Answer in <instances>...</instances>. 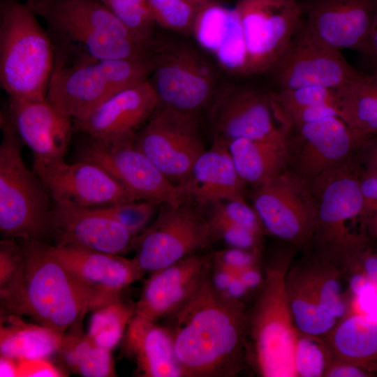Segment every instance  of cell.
<instances>
[{
  "mask_svg": "<svg viewBox=\"0 0 377 377\" xmlns=\"http://www.w3.org/2000/svg\"><path fill=\"white\" fill-rule=\"evenodd\" d=\"M166 318L183 377H231L244 368L247 313L210 275Z\"/></svg>",
  "mask_w": 377,
  "mask_h": 377,
  "instance_id": "obj_1",
  "label": "cell"
},
{
  "mask_svg": "<svg viewBox=\"0 0 377 377\" xmlns=\"http://www.w3.org/2000/svg\"><path fill=\"white\" fill-rule=\"evenodd\" d=\"M290 251L265 268L260 292L247 313L246 363L265 377L296 376L294 350L298 338L288 293Z\"/></svg>",
  "mask_w": 377,
  "mask_h": 377,
  "instance_id": "obj_2",
  "label": "cell"
},
{
  "mask_svg": "<svg viewBox=\"0 0 377 377\" xmlns=\"http://www.w3.org/2000/svg\"><path fill=\"white\" fill-rule=\"evenodd\" d=\"M51 40L27 3L3 0L0 6V82L8 98L46 99L54 68Z\"/></svg>",
  "mask_w": 377,
  "mask_h": 377,
  "instance_id": "obj_3",
  "label": "cell"
},
{
  "mask_svg": "<svg viewBox=\"0 0 377 377\" xmlns=\"http://www.w3.org/2000/svg\"><path fill=\"white\" fill-rule=\"evenodd\" d=\"M24 261V316L64 332L85 314L108 303L84 288L50 244L17 238Z\"/></svg>",
  "mask_w": 377,
  "mask_h": 377,
  "instance_id": "obj_4",
  "label": "cell"
},
{
  "mask_svg": "<svg viewBox=\"0 0 377 377\" xmlns=\"http://www.w3.org/2000/svg\"><path fill=\"white\" fill-rule=\"evenodd\" d=\"M0 231L3 238H52V200L41 179L25 165L22 142L5 111L0 117Z\"/></svg>",
  "mask_w": 377,
  "mask_h": 377,
  "instance_id": "obj_5",
  "label": "cell"
},
{
  "mask_svg": "<svg viewBox=\"0 0 377 377\" xmlns=\"http://www.w3.org/2000/svg\"><path fill=\"white\" fill-rule=\"evenodd\" d=\"M56 33L77 43L92 59H145L149 45L138 40L101 0H27Z\"/></svg>",
  "mask_w": 377,
  "mask_h": 377,
  "instance_id": "obj_6",
  "label": "cell"
},
{
  "mask_svg": "<svg viewBox=\"0 0 377 377\" xmlns=\"http://www.w3.org/2000/svg\"><path fill=\"white\" fill-rule=\"evenodd\" d=\"M182 36L157 32L148 80L159 105L199 115L208 108L220 83L212 63Z\"/></svg>",
  "mask_w": 377,
  "mask_h": 377,
  "instance_id": "obj_7",
  "label": "cell"
},
{
  "mask_svg": "<svg viewBox=\"0 0 377 377\" xmlns=\"http://www.w3.org/2000/svg\"><path fill=\"white\" fill-rule=\"evenodd\" d=\"M309 184L316 208L311 242L314 240L321 253L330 256L345 253L364 235L349 233L346 226L350 221L359 220L364 224L360 170L355 158Z\"/></svg>",
  "mask_w": 377,
  "mask_h": 377,
  "instance_id": "obj_8",
  "label": "cell"
},
{
  "mask_svg": "<svg viewBox=\"0 0 377 377\" xmlns=\"http://www.w3.org/2000/svg\"><path fill=\"white\" fill-rule=\"evenodd\" d=\"M135 136H86L78 147L77 160L98 165L138 200L171 206L188 201L184 188L169 180L137 147Z\"/></svg>",
  "mask_w": 377,
  "mask_h": 377,
  "instance_id": "obj_9",
  "label": "cell"
},
{
  "mask_svg": "<svg viewBox=\"0 0 377 377\" xmlns=\"http://www.w3.org/2000/svg\"><path fill=\"white\" fill-rule=\"evenodd\" d=\"M247 54L246 76L270 71L304 22L300 0H237Z\"/></svg>",
  "mask_w": 377,
  "mask_h": 377,
  "instance_id": "obj_10",
  "label": "cell"
},
{
  "mask_svg": "<svg viewBox=\"0 0 377 377\" xmlns=\"http://www.w3.org/2000/svg\"><path fill=\"white\" fill-rule=\"evenodd\" d=\"M214 240L207 216L187 201L161 205L151 224L133 242V257L144 273H152L207 247Z\"/></svg>",
  "mask_w": 377,
  "mask_h": 377,
  "instance_id": "obj_11",
  "label": "cell"
},
{
  "mask_svg": "<svg viewBox=\"0 0 377 377\" xmlns=\"http://www.w3.org/2000/svg\"><path fill=\"white\" fill-rule=\"evenodd\" d=\"M198 116L159 105L135 136L137 147L184 189L195 162L206 149Z\"/></svg>",
  "mask_w": 377,
  "mask_h": 377,
  "instance_id": "obj_12",
  "label": "cell"
},
{
  "mask_svg": "<svg viewBox=\"0 0 377 377\" xmlns=\"http://www.w3.org/2000/svg\"><path fill=\"white\" fill-rule=\"evenodd\" d=\"M253 188V207L264 229L294 246L311 243L316 208L309 183L287 168Z\"/></svg>",
  "mask_w": 377,
  "mask_h": 377,
  "instance_id": "obj_13",
  "label": "cell"
},
{
  "mask_svg": "<svg viewBox=\"0 0 377 377\" xmlns=\"http://www.w3.org/2000/svg\"><path fill=\"white\" fill-rule=\"evenodd\" d=\"M207 110L213 140L226 145L237 139L272 138L290 128L276 124L275 120L280 121L272 92L249 84H220Z\"/></svg>",
  "mask_w": 377,
  "mask_h": 377,
  "instance_id": "obj_14",
  "label": "cell"
},
{
  "mask_svg": "<svg viewBox=\"0 0 377 377\" xmlns=\"http://www.w3.org/2000/svg\"><path fill=\"white\" fill-rule=\"evenodd\" d=\"M364 137L339 117L290 127L288 169L307 183L355 158Z\"/></svg>",
  "mask_w": 377,
  "mask_h": 377,
  "instance_id": "obj_15",
  "label": "cell"
},
{
  "mask_svg": "<svg viewBox=\"0 0 377 377\" xmlns=\"http://www.w3.org/2000/svg\"><path fill=\"white\" fill-rule=\"evenodd\" d=\"M269 73L278 90L304 87L339 89L362 72L351 66L340 50L316 37L303 22L288 51Z\"/></svg>",
  "mask_w": 377,
  "mask_h": 377,
  "instance_id": "obj_16",
  "label": "cell"
},
{
  "mask_svg": "<svg viewBox=\"0 0 377 377\" xmlns=\"http://www.w3.org/2000/svg\"><path fill=\"white\" fill-rule=\"evenodd\" d=\"M45 186L52 202L102 208L138 200L98 165L77 160L33 167Z\"/></svg>",
  "mask_w": 377,
  "mask_h": 377,
  "instance_id": "obj_17",
  "label": "cell"
},
{
  "mask_svg": "<svg viewBox=\"0 0 377 377\" xmlns=\"http://www.w3.org/2000/svg\"><path fill=\"white\" fill-rule=\"evenodd\" d=\"M305 27L328 45L364 52L377 20V0H300Z\"/></svg>",
  "mask_w": 377,
  "mask_h": 377,
  "instance_id": "obj_18",
  "label": "cell"
},
{
  "mask_svg": "<svg viewBox=\"0 0 377 377\" xmlns=\"http://www.w3.org/2000/svg\"><path fill=\"white\" fill-rule=\"evenodd\" d=\"M5 112L22 144L31 150L33 167L64 161L74 130L71 118L46 99L29 101L8 98Z\"/></svg>",
  "mask_w": 377,
  "mask_h": 377,
  "instance_id": "obj_19",
  "label": "cell"
},
{
  "mask_svg": "<svg viewBox=\"0 0 377 377\" xmlns=\"http://www.w3.org/2000/svg\"><path fill=\"white\" fill-rule=\"evenodd\" d=\"M52 239L56 246H71L121 255L133 248L135 237L102 208L53 202Z\"/></svg>",
  "mask_w": 377,
  "mask_h": 377,
  "instance_id": "obj_20",
  "label": "cell"
},
{
  "mask_svg": "<svg viewBox=\"0 0 377 377\" xmlns=\"http://www.w3.org/2000/svg\"><path fill=\"white\" fill-rule=\"evenodd\" d=\"M212 266V254L197 253L151 273L135 304V314L156 322L166 318L198 290Z\"/></svg>",
  "mask_w": 377,
  "mask_h": 377,
  "instance_id": "obj_21",
  "label": "cell"
},
{
  "mask_svg": "<svg viewBox=\"0 0 377 377\" xmlns=\"http://www.w3.org/2000/svg\"><path fill=\"white\" fill-rule=\"evenodd\" d=\"M158 105V97L147 80L114 94L73 121V129L98 139L133 135Z\"/></svg>",
  "mask_w": 377,
  "mask_h": 377,
  "instance_id": "obj_22",
  "label": "cell"
},
{
  "mask_svg": "<svg viewBox=\"0 0 377 377\" xmlns=\"http://www.w3.org/2000/svg\"><path fill=\"white\" fill-rule=\"evenodd\" d=\"M50 248L84 288L106 303L145 274L133 258L71 246Z\"/></svg>",
  "mask_w": 377,
  "mask_h": 377,
  "instance_id": "obj_23",
  "label": "cell"
},
{
  "mask_svg": "<svg viewBox=\"0 0 377 377\" xmlns=\"http://www.w3.org/2000/svg\"><path fill=\"white\" fill-rule=\"evenodd\" d=\"M117 92L96 59L64 66L55 59L46 101L74 121Z\"/></svg>",
  "mask_w": 377,
  "mask_h": 377,
  "instance_id": "obj_24",
  "label": "cell"
},
{
  "mask_svg": "<svg viewBox=\"0 0 377 377\" xmlns=\"http://www.w3.org/2000/svg\"><path fill=\"white\" fill-rule=\"evenodd\" d=\"M192 36L226 72L246 76L247 54L241 21L235 8L212 3L200 8Z\"/></svg>",
  "mask_w": 377,
  "mask_h": 377,
  "instance_id": "obj_25",
  "label": "cell"
},
{
  "mask_svg": "<svg viewBox=\"0 0 377 377\" xmlns=\"http://www.w3.org/2000/svg\"><path fill=\"white\" fill-rule=\"evenodd\" d=\"M244 185L227 145L213 140L195 162L184 190L188 200L207 206L225 200L246 202Z\"/></svg>",
  "mask_w": 377,
  "mask_h": 377,
  "instance_id": "obj_26",
  "label": "cell"
},
{
  "mask_svg": "<svg viewBox=\"0 0 377 377\" xmlns=\"http://www.w3.org/2000/svg\"><path fill=\"white\" fill-rule=\"evenodd\" d=\"M122 352L142 377H183L165 326L135 314L122 339Z\"/></svg>",
  "mask_w": 377,
  "mask_h": 377,
  "instance_id": "obj_27",
  "label": "cell"
},
{
  "mask_svg": "<svg viewBox=\"0 0 377 377\" xmlns=\"http://www.w3.org/2000/svg\"><path fill=\"white\" fill-rule=\"evenodd\" d=\"M288 132L266 139H237L227 145L245 184L260 186L287 169Z\"/></svg>",
  "mask_w": 377,
  "mask_h": 377,
  "instance_id": "obj_28",
  "label": "cell"
},
{
  "mask_svg": "<svg viewBox=\"0 0 377 377\" xmlns=\"http://www.w3.org/2000/svg\"><path fill=\"white\" fill-rule=\"evenodd\" d=\"M64 334L27 323L19 315L1 313L0 355L15 360L49 358L57 353Z\"/></svg>",
  "mask_w": 377,
  "mask_h": 377,
  "instance_id": "obj_29",
  "label": "cell"
},
{
  "mask_svg": "<svg viewBox=\"0 0 377 377\" xmlns=\"http://www.w3.org/2000/svg\"><path fill=\"white\" fill-rule=\"evenodd\" d=\"M329 341L340 362L377 374V317L351 315L331 330Z\"/></svg>",
  "mask_w": 377,
  "mask_h": 377,
  "instance_id": "obj_30",
  "label": "cell"
},
{
  "mask_svg": "<svg viewBox=\"0 0 377 377\" xmlns=\"http://www.w3.org/2000/svg\"><path fill=\"white\" fill-rule=\"evenodd\" d=\"M286 290L294 324L302 334L318 337L331 331L337 318L320 304L312 269L288 271Z\"/></svg>",
  "mask_w": 377,
  "mask_h": 377,
  "instance_id": "obj_31",
  "label": "cell"
},
{
  "mask_svg": "<svg viewBox=\"0 0 377 377\" xmlns=\"http://www.w3.org/2000/svg\"><path fill=\"white\" fill-rule=\"evenodd\" d=\"M336 90L339 117L360 135H376L377 67Z\"/></svg>",
  "mask_w": 377,
  "mask_h": 377,
  "instance_id": "obj_32",
  "label": "cell"
},
{
  "mask_svg": "<svg viewBox=\"0 0 377 377\" xmlns=\"http://www.w3.org/2000/svg\"><path fill=\"white\" fill-rule=\"evenodd\" d=\"M79 320L64 334L57 352L64 365L72 372L85 377L116 376L111 350L100 346L82 329Z\"/></svg>",
  "mask_w": 377,
  "mask_h": 377,
  "instance_id": "obj_33",
  "label": "cell"
},
{
  "mask_svg": "<svg viewBox=\"0 0 377 377\" xmlns=\"http://www.w3.org/2000/svg\"><path fill=\"white\" fill-rule=\"evenodd\" d=\"M1 313L24 316V261L17 239L0 242Z\"/></svg>",
  "mask_w": 377,
  "mask_h": 377,
  "instance_id": "obj_34",
  "label": "cell"
},
{
  "mask_svg": "<svg viewBox=\"0 0 377 377\" xmlns=\"http://www.w3.org/2000/svg\"><path fill=\"white\" fill-rule=\"evenodd\" d=\"M91 313L88 335L100 346L112 350L122 341L135 309V304L131 305L119 297Z\"/></svg>",
  "mask_w": 377,
  "mask_h": 377,
  "instance_id": "obj_35",
  "label": "cell"
},
{
  "mask_svg": "<svg viewBox=\"0 0 377 377\" xmlns=\"http://www.w3.org/2000/svg\"><path fill=\"white\" fill-rule=\"evenodd\" d=\"M140 41L152 47L157 26L147 0H101Z\"/></svg>",
  "mask_w": 377,
  "mask_h": 377,
  "instance_id": "obj_36",
  "label": "cell"
},
{
  "mask_svg": "<svg viewBox=\"0 0 377 377\" xmlns=\"http://www.w3.org/2000/svg\"><path fill=\"white\" fill-rule=\"evenodd\" d=\"M157 26L183 36L192 35L201 7L187 0H147Z\"/></svg>",
  "mask_w": 377,
  "mask_h": 377,
  "instance_id": "obj_37",
  "label": "cell"
},
{
  "mask_svg": "<svg viewBox=\"0 0 377 377\" xmlns=\"http://www.w3.org/2000/svg\"><path fill=\"white\" fill-rule=\"evenodd\" d=\"M274 108L279 112L320 104H330L338 108L337 90L323 87H304L280 89L272 92Z\"/></svg>",
  "mask_w": 377,
  "mask_h": 377,
  "instance_id": "obj_38",
  "label": "cell"
},
{
  "mask_svg": "<svg viewBox=\"0 0 377 377\" xmlns=\"http://www.w3.org/2000/svg\"><path fill=\"white\" fill-rule=\"evenodd\" d=\"M158 202L147 200H135L102 207L135 237L147 227L154 215Z\"/></svg>",
  "mask_w": 377,
  "mask_h": 377,
  "instance_id": "obj_39",
  "label": "cell"
},
{
  "mask_svg": "<svg viewBox=\"0 0 377 377\" xmlns=\"http://www.w3.org/2000/svg\"><path fill=\"white\" fill-rule=\"evenodd\" d=\"M317 337L298 336L294 350V367L296 376L318 377L325 376L326 353Z\"/></svg>",
  "mask_w": 377,
  "mask_h": 377,
  "instance_id": "obj_40",
  "label": "cell"
},
{
  "mask_svg": "<svg viewBox=\"0 0 377 377\" xmlns=\"http://www.w3.org/2000/svg\"><path fill=\"white\" fill-rule=\"evenodd\" d=\"M319 302L337 319L344 316L346 305L342 297L340 281L334 274L315 269Z\"/></svg>",
  "mask_w": 377,
  "mask_h": 377,
  "instance_id": "obj_41",
  "label": "cell"
},
{
  "mask_svg": "<svg viewBox=\"0 0 377 377\" xmlns=\"http://www.w3.org/2000/svg\"><path fill=\"white\" fill-rule=\"evenodd\" d=\"M360 185L363 196L364 225L369 235L374 237L377 233V177L360 171Z\"/></svg>",
  "mask_w": 377,
  "mask_h": 377,
  "instance_id": "obj_42",
  "label": "cell"
},
{
  "mask_svg": "<svg viewBox=\"0 0 377 377\" xmlns=\"http://www.w3.org/2000/svg\"><path fill=\"white\" fill-rule=\"evenodd\" d=\"M258 254L245 249L231 247L212 254L214 264L225 267L235 274L241 269L254 265Z\"/></svg>",
  "mask_w": 377,
  "mask_h": 377,
  "instance_id": "obj_43",
  "label": "cell"
},
{
  "mask_svg": "<svg viewBox=\"0 0 377 377\" xmlns=\"http://www.w3.org/2000/svg\"><path fill=\"white\" fill-rule=\"evenodd\" d=\"M17 360V377H64L67 374L52 363L48 358Z\"/></svg>",
  "mask_w": 377,
  "mask_h": 377,
  "instance_id": "obj_44",
  "label": "cell"
},
{
  "mask_svg": "<svg viewBox=\"0 0 377 377\" xmlns=\"http://www.w3.org/2000/svg\"><path fill=\"white\" fill-rule=\"evenodd\" d=\"M355 160L362 172L377 177V134L367 137L362 142Z\"/></svg>",
  "mask_w": 377,
  "mask_h": 377,
  "instance_id": "obj_45",
  "label": "cell"
},
{
  "mask_svg": "<svg viewBox=\"0 0 377 377\" xmlns=\"http://www.w3.org/2000/svg\"><path fill=\"white\" fill-rule=\"evenodd\" d=\"M325 376L330 377H367L373 375L359 366L341 362L327 367Z\"/></svg>",
  "mask_w": 377,
  "mask_h": 377,
  "instance_id": "obj_46",
  "label": "cell"
},
{
  "mask_svg": "<svg viewBox=\"0 0 377 377\" xmlns=\"http://www.w3.org/2000/svg\"><path fill=\"white\" fill-rule=\"evenodd\" d=\"M253 267L254 265L249 266L236 274L246 288H253L261 283V275Z\"/></svg>",
  "mask_w": 377,
  "mask_h": 377,
  "instance_id": "obj_47",
  "label": "cell"
},
{
  "mask_svg": "<svg viewBox=\"0 0 377 377\" xmlns=\"http://www.w3.org/2000/svg\"><path fill=\"white\" fill-rule=\"evenodd\" d=\"M17 360L5 355H0V376L17 377Z\"/></svg>",
  "mask_w": 377,
  "mask_h": 377,
  "instance_id": "obj_48",
  "label": "cell"
},
{
  "mask_svg": "<svg viewBox=\"0 0 377 377\" xmlns=\"http://www.w3.org/2000/svg\"><path fill=\"white\" fill-rule=\"evenodd\" d=\"M362 55L369 60L373 68L377 67V20L375 22L367 47Z\"/></svg>",
  "mask_w": 377,
  "mask_h": 377,
  "instance_id": "obj_49",
  "label": "cell"
},
{
  "mask_svg": "<svg viewBox=\"0 0 377 377\" xmlns=\"http://www.w3.org/2000/svg\"><path fill=\"white\" fill-rule=\"evenodd\" d=\"M187 1L191 2L192 3L198 6L202 7L203 6H205L207 4L212 3H221V1H223V0H187Z\"/></svg>",
  "mask_w": 377,
  "mask_h": 377,
  "instance_id": "obj_50",
  "label": "cell"
},
{
  "mask_svg": "<svg viewBox=\"0 0 377 377\" xmlns=\"http://www.w3.org/2000/svg\"><path fill=\"white\" fill-rule=\"evenodd\" d=\"M374 237H377V233L376 234V235Z\"/></svg>",
  "mask_w": 377,
  "mask_h": 377,
  "instance_id": "obj_51",
  "label": "cell"
}]
</instances>
